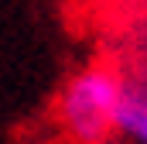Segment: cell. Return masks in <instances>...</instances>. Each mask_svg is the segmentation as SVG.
I'll return each mask as SVG.
<instances>
[{"mask_svg":"<svg viewBox=\"0 0 147 144\" xmlns=\"http://www.w3.org/2000/svg\"><path fill=\"white\" fill-rule=\"evenodd\" d=\"M120 137L130 144H147V86H130L120 110Z\"/></svg>","mask_w":147,"mask_h":144,"instance_id":"2","label":"cell"},{"mask_svg":"<svg viewBox=\"0 0 147 144\" xmlns=\"http://www.w3.org/2000/svg\"><path fill=\"white\" fill-rule=\"evenodd\" d=\"M127 82L106 65H86L58 93V124L72 144H106L120 134Z\"/></svg>","mask_w":147,"mask_h":144,"instance_id":"1","label":"cell"},{"mask_svg":"<svg viewBox=\"0 0 147 144\" xmlns=\"http://www.w3.org/2000/svg\"><path fill=\"white\" fill-rule=\"evenodd\" d=\"M106 144H120V141H106Z\"/></svg>","mask_w":147,"mask_h":144,"instance_id":"3","label":"cell"}]
</instances>
